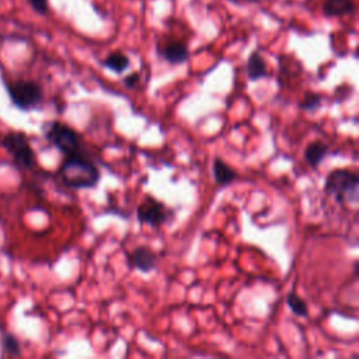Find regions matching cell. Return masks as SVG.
I'll return each mask as SVG.
<instances>
[{"label": "cell", "mask_w": 359, "mask_h": 359, "mask_svg": "<svg viewBox=\"0 0 359 359\" xmlns=\"http://www.w3.org/2000/svg\"><path fill=\"white\" fill-rule=\"evenodd\" d=\"M45 137L65 156L80 151V142L77 133L70 126L62 122H49L45 129Z\"/></svg>", "instance_id": "obj_4"}, {"label": "cell", "mask_w": 359, "mask_h": 359, "mask_svg": "<svg viewBox=\"0 0 359 359\" xmlns=\"http://www.w3.org/2000/svg\"><path fill=\"white\" fill-rule=\"evenodd\" d=\"M28 3L32 6V8L39 14L48 13V0H28Z\"/></svg>", "instance_id": "obj_17"}, {"label": "cell", "mask_w": 359, "mask_h": 359, "mask_svg": "<svg viewBox=\"0 0 359 359\" xmlns=\"http://www.w3.org/2000/svg\"><path fill=\"white\" fill-rule=\"evenodd\" d=\"M139 83V73H130L123 79V84L128 88H135V86Z\"/></svg>", "instance_id": "obj_18"}, {"label": "cell", "mask_w": 359, "mask_h": 359, "mask_svg": "<svg viewBox=\"0 0 359 359\" xmlns=\"http://www.w3.org/2000/svg\"><path fill=\"white\" fill-rule=\"evenodd\" d=\"M286 303L287 307L292 310V313L297 317H307L309 316V307L307 303L294 292H289L286 294Z\"/></svg>", "instance_id": "obj_14"}, {"label": "cell", "mask_w": 359, "mask_h": 359, "mask_svg": "<svg viewBox=\"0 0 359 359\" xmlns=\"http://www.w3.org/2000/svg\"><path fill=\"white\" fill-rule=\"evenodd\" d=\"M168 216L170 210L167 209V206L151 196H146L136 209V217L139 223L149 224L151 227L161 226L168 220Z\"/></svg>", "instance_id": "obj_6"}, {"label": "cell", "mask_w": 359, "mask_h": 359, "mask_svg": "<svg viewBox=\"0 0 359 359\" xmlns=\"http://www.w3.org/2000/svg\"><path fill=\"white\" fill-rule=\"evenodd\" d=\"M358 187L359 177L356 172L346 168H337L327 175L323 191L325 195L334 198L337 203L344 205L358 202Z\"/></svg>", "instance_id": "obj_2"}, {"label": "cell", "mask_w": 359, "mask_h": 359, "mask_svg": "<svg viewBox=\"0 0 359 359\" xmlns=\"http://www.w3.org/2000/svg\"><path fill=\"white\" fill-rule=\"evenodd\" d=\"M321 104H323V97L320 94L307 91L302 98L299 107L306 112H313V111H317L321 107Z\"/></svg>", "instance_id": "obj_15"}, {"label": "cell", "mask_w": 359, "mask_h": 359, "mask_svg": "<svg viewBox=\"0 0 359 359\" xmlns=\"http://www.w3.org/2000/svg\"><path fill=\"white\" fill-rule=\"evenodd\" d=\"M355 10L353 0H325L323 4V11L327 17H341L349 15Z\"/></svg>", "instance_id": "obj_10"}, {"label": "cell", "mask_w": 359, "mask_h": 359, "mask_svg": "<svg viewBox=\"0 0 359 359\" xmlns=\"http://www.w3.org/2000/svg\"><path fill=\"white\" fill-rule=\"evenodd\" d=\"M102 65L107 67V69H109V70H112V72H115V73H123L128 67H129V65H130V60H129V57L125 55V53H122V52H112V53H109L104 60H102Z\"/></svg>", "instance_id": "obj_13"}, {"label": "cell", "mask_w": 359, "mask_h": 359, "mask_svg": "<svg viewBox=\"0 0 359 359\" xmlns=\"http://www.w3.org/2000/svg\"><path fill=\"white\" fill-rule=\"evenodd\" d=\"M212 174H213L215 182H216L217 185H222V187L231 184V182L236 180V177H237L236 171H234L226 161H223V160L219 158V157H216V158L213 160Z\"/></svg>", "instance_id": "obj_9"}, {"label": "cell", "mask_w": 359, "mask_h": 359, "mask_svg": "<svg viewBox=\"0 0 359 359\" xmlns=\"http://www.w3.org/2000/svg\"><path fill=\"white\" fill-rule=\"evenodd\" d=\"M157 254L147 245H139L128 254V266L142 273H149L157 266Z\"/></svg>", "instance_id": "obj_7"}, {"label": "cell", "mask_w": 359, "mask_h": 359, "mask_svg": "<svg viewBox=\"0 0 359 359\" xmlns=\"http://www.w3.org/2000/svg\"><path fill=\"white\" fill-rule=\"evenodd\" d=\"M1 146L13 157L15 165L21 170H32L35 167V153L29 146L28 137L22 132H10L1 139Z\"/></svg>", "instance_id": "obj_3"}, {"label": "cell", "mask_w": 359, "mask_h": 359, "mask_svg": "<svg viewBox=\"0 0 359 359\" xmlns=\"http://www.w3.org/2000/svg\"><path fill=\"white\" fill-rule=\"evenodd\" d=\"M245 72H247V77L251 81H257L262 77L268 76V69H266V62L265 59L261 56L259 52H252L247 60V66H245Z\"/></svg>", "instance_id": "obj_8"}, {"label": "cell", "mask_w": 359, "mask_h": 359, "mask_svg": "<svg viewBox=\"0 0 359 359\" xmlns=\"http://www.w3.org/2000/svg\"><path fill=\"white\" fill-rule=\"evenodd\" d=\"M327 144L320 142V140H314V142H310L306 149H304V160L306 163L311 167V168H317L321 161L324 160L325 154H327Z\"/></svg>", "instance_id": "obj_11"}, {"label": "cell", "mask_w": 359, "mask_h": 359, "mask_svg": "<svg viewBox=\"0 0 359 359\" xmlns=\"http://www.w3.org/2000/svg\"><path fill=\"white\" fill-rule=\"evenodd\" d=\"M1 346L6 355L8 356H20L21 355V349H20V344L17 341V338H14V335L11 334H3L1 338Z\"/></svg>", "instance_id": "obj_16"}, {"label": "cell", "mask_w": 359, "mask_h": 359, "mask_svg": "<svg viewBox=\"0 0 359 359\" xmlns=\"http://www.w3.org/2000/svg\"><path fill=\"white\" fill-rule=\"evenodd\" d=\"M11 102L21 111L36 108L42 101V88L35 81H17L7 86Z\"/></svg>", "instance_id": "obj_5"}, {"label": "cell", "mask_w": 359, "mask_h": 359, "mask_svg": "<svg viewBox=\"0 0 359 359\" xmlns=\"http://www.w3.org/2000/svg\"><path fill=\"white\" fill-rule=\"evenodd\" d=\"M161 55L171 65L184 63L189 56L188 49L182 42H171L165 45V48L161 50Z\"/></svg>", "instance_id": "obj_12"}, {"label": "cell", "mask_w": 359, "mask_h": 359, "mask_svg": "<svg viewBox=\"0 0 359 359\" xmlns=\"http://www.w3.org/2000/svg\"><path fill=\"white\" fill-rule=\"evenodd\" d=\"M57 174L62 182L72 189L93 188L100 181V170L80 151L66 156Z\"/></svg>", "instance_id": "obj_1"}]
</instances>
